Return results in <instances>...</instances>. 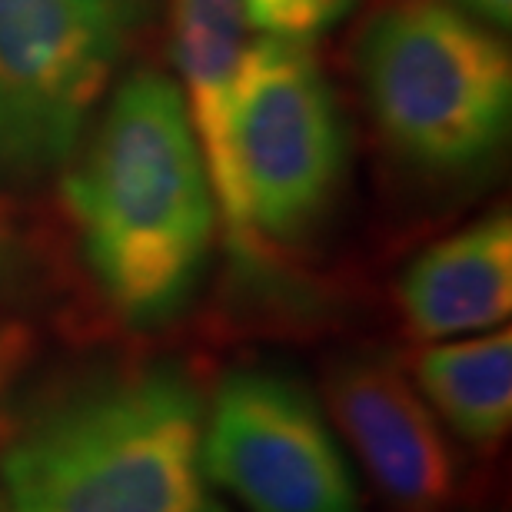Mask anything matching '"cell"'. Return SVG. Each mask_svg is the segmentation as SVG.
Instances as JSON below:
<instances>
[{
    "label": "cell",
    "mask_w": 512,
    "mask_h": 512,
    "mask_svg": "<svg viewBox=\"0 0 512 512\" xmlns=\"http://www.w3.org/2000/svg\"><path fill=\"white\" fill-rule=\"evenodd\" d=\"M203 429L207 399L177 363L90 376L17 426L0 496L7 512H227Z\"/></svg>",
    "instance_id": "obj_2"
},
{
    "label": "cell",
    "mask_w": 512,
    "mask_h": 512,
    "mask_svg": "<svg viewBox=\"0 0 512 512\" xmlns=\"http://www.w3.org/2000/svg\"><path fill=\"white\" fill-rule=\"evenodd\" d=\"M30 270H34L30 240L24 227L17 223L14 210L0 200V293L20 290V283H27Z\"/></svg>",
    "instance_id": "obj_12"
},
{
    "label": "cell",
    "mask_w": 512,
    "mask_h": 512,
    "mask_svg": "<svg viewBox=\"0 0 512 512\" xmlns=\"http://www.w3.org/2000/svg\"><path fill=\"white\" fill-rule=\"evenodd\" d=\"M403 323L419 343L496 330L512 310V217L493 210L436 240L396 286Z\"/></svg>",
    "instance_id": "obj_9"
},
{
    "label": "cell",
    "mask_w": 512,
    "mask_h": 512,
    "mask_svg": "<svg viewBox=\"0 0 512 512\" xmlns=\"http://www.w3.org/2000/svg\"><path fill=\"white\" fill-rule=\"evenodd\" d=\"M443 4H453L459 10H466L469 17L483 20V24L496 27V30H509L512 0H443Z\"/></svg>",
    "instance_id": "obj_14"
},
{
    "label": "cell",
    "mask_w": 512,
    "mask_h": 512,
    "mask_svg": "<svg viewBox=\"0 0 512 512\" xmlns=\"http://www.w3.org/2000/svg\"><path fill=\"white\" fill-rule=\"evenodd\" d=\"M376 133L409 170L466 180L493 167L512 124V54L496 27L443 0H386L353 40Z\"/></svg>",
    "instance_id": "obj_3"
},
{
    "label": "cell",
    "mask_w": 512,
    "mask_h": 512,
    "mask_svg": "<svg viewBox=\"0 0 512 512\" xmlns=\"http://www.w3.org/2000/svg\"><path fill=\"white\" fill-rule=\"evenodd\" d=\"M64 203L120 320L153 330L190 303L220 213L177 80L163 70L120 80L64 163Z\"/></svg>",
    "instance_id": "obj_1"
},
{
    "label": "cell",
    "mask_w": 512,
    "mask_h": 512,
    "mask_svg": "<svg viewBox=\"0 0 512 512\" xmlns=\"http://www.w3.org/2000/svg\"><path fill=\"white\" fill-rule=\"evenodd\" d=\"M153 0H0V180L64 170Z\"/></svg>",
    "instance_id": "obj_4"
},
{
    "label": "cell",
    "mask_w": 512,
    "mask_h": 512,
    "mask_svg": "<svg viewBox=\"0 0 512 512\" xmlns=\"http://www.w3.org/2000/svg\"><path fill=\"white\" fill-rule=\"evenodd\" d=\"M203 463L250 512H363L323 406L280 370L223 376L207 403Z\"/></svg>",
    "instance_id": "obj_6"
},
{
    "label": "cell",
    "mask_w": 512,
    "mask_h": 512,
    "mask_svg": "<svg viewBox=\"0 0 512 512\" xmlns=\"http://www.w3.org/2000/svg\"><path fill=\"white\" fill-rule=\"evenodd\" d=\"M240 4L256 30L310 44L313 37L340 24L356 0H240Z\"/></svg>",
    "instance_id": "obj_11"
},
{
    "label": "cell",
    "mask_w": 512,
    "mask_h": 512,
    "mask_svg": "<svg viewBox=\"0 0 512 512\" xmlns=\"http://www.w3.org/2000/svg\"><path fill=\"white\" fill-rule=\"evenodd\" d=\"M30 356V333L14 320H0V423H4L7 399L14 393Z\"/></svg>",
    "instance_id": "obj_13"
},
{
    "label": "cell",
    "mask_w": 512,
    "mask_h": 512,
    "mask_svg": "<svg viewBox=\"0 0 512 512\" xmlns=\"http://www.w3.org/2000/svg\"><path fill=\"white\" fill-rule=\"evenodd\" d=\"M326 413L376 489L399 512H443L456 496V456L443 423L393 356H340L323 380Z\"/></svg>",
    "instance_id": "obj_7"
},
{
    "label": "cell",
    "mask_w": 512,
    "mask_h": 512,
    "mask_svg": "<svg viewBox=\"0 0 512 512\" xmlns=\"http://www.w3.org/2000/svg\"><path fill=\"white\" fill-rule=\"evenodd\" d=\"M170 30L183 80L180 94L187 100L220 223L233 250L250 263H263L266 256L250 230L237 170V143H233L237 84L253 24L240 0H170Z\"/></svg>",
    "instance_id": "obj_8"
},
{
    "label": "cell",
    "mask_w": 512,
    "mask_h": 512,
    "mask_svg": "<svg viewBox=\"0 0 512 512\" xmlns=\"http://www.w3.org/2000/svg\"><path fill=\"white\" fill-rule=\"evenodd\" d=\"M0 512H7V506H4V496H0Z\"/></svg>",
    "instance_id": "obj_15"
},
{
    "label": "cell",
    "mask_w": 512,
    "mask_h": 512,
    "mask_svg": "<svg viewBox=\"0 0 512 512\" xmlns=\"http://www.w3.org/2000/svg\"><path fill=\"white\" fill-rule=\"evenodd\" d=\"M237 170L263 256L300 247L330 217L346 173V130L310 44L250 40L237 84Z\"/></svg>",
    "instance_id": "obj_5"
},
{
    "label": "cell",
    "mask_w": 512,
    "mask_h": 512,
    "mask_svg": "<svg viewBox=\"0 0 512 512\" xmlns=\"http://www.w3.org/2000/svg\"><path fill=\"white\" fill-rule=\"evenodd\" d=\"M409 376L443 426L469 446H496L512 423V333L486 330L426 343Z\"/></svg>",
    "instance_id": "obj_10"
}]
</instances>
